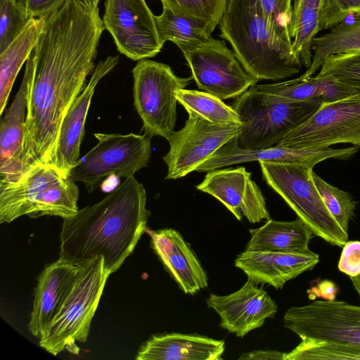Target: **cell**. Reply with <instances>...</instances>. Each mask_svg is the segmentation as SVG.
Here are the masks:
<instances>
[{
    "mask_svg": "<svg viewBox=\"0 0 360 360\" xmlns=\"http://www.w3.org/2000/svg\"><path fill=\"white\" fill-rule=\"evenodd\" d=\"M79 188L53 167H30L17 181L0 183V223L27 215L72 217L79 210Z\"/></svg>",
    "mask_w": 360,
    "mask_h": 360,
    "instance_id": "cell-5",
    "label": "cell"
},
{
    "mask_svg": "<svg viewBox=\"0 0 360 360\" xmlns=\"http://www.w3.org/2000/svg\"><path fill=\"white\" fill-rule=\"evenodd\" d=\"M119 62L118 56H108L100 61L84 91L68 110L60 127L53 162V168L68 177L72 168L79 160L80 146L84 135L85 122L98 83L111 72Z\"/></svg>",
    "mask_w": 360,
    "mask_h": 360,
    "instance_id": "cell-18",
    "label": "cell"
},
{
    "mask_svg": "<svg viewBox=\"0 0 360 360\" xmlns=\"http://www.w3.org/2000/svg\"><path fill=\"white\" fill-rule=\"evenodd\" d=\"M206 303L219 316V326L239 338L262 327L278 310L267 292L249 279L238 290L228 295L210 294Z\"/></svg>",
    "mask_w": 360,
    "mask_h": 360,
    "instance_id": "cell-16",
    "label": "cell"
},
{
    "mask_svg": "<svg viewBox=\"0 0 360 360\" xmlns=\"http://www.w3.org/2000/svg\"><path fill=\"white\" fill-rule=\"evenodd\" d=\"M268 185L304 221L313 235L342 248L345 231L326 207L312 178L313 168L297 164L259 162Z\"/></svg>",
    "mask_w": 360,
    "mask_h": 360,
    "instance_id": "cell-7",
    "label": "cell"
},
{
    "mask_svg": "<svg viewBox=\"0 0 360 360\" xmlns=\"http://www.w3.org/2000/svg\"><path fill=\"white\" fill-rule=\"evenodd\" d=\"M284 354L276 350H255L251 352L242 354L239 359H281L284 360Z\"/></svg>",
    "mask_w": 360,
    "mask_h": 360,
    "instance_id": "cell-41",
    "label": "cell"
},
{
    "mask_svg": "<svg viewBox=\"0 0 360 360\" xmlns=\"http://www.w3.org/2000/svg\"><path fill=\"white\" fill-rule=\"evenodd\" d=\"M292 1L259 0L264 18L268 25L288 39H291L289 25L292 13Z\"/></svg>",
    "mask_w": 360,
    "mask_h": 360,
    "instance_id": "cell-37",
    "label": "cell"
},
{
    "mask_svg": "<svg viewBox=\"0 0 360 360\" xmlns=\"http://www.w3.org/2000/svg\"><path fill=\"white\" fill-rule=\"evenodd\" d=\"M322 0H294L289 25L295 56L308 69L312 62L313 41L320 32Z\"/></svg>",
    "mask_w": 360,
    "mask_h": 360,
    "instance_id": "cell-26",
    "label": "cell"
},
{
    "mask_svg": "<svg viewBox=\"0 0 360 360\" xmlns=\"http://www.w3.org/2000/svg\"><path fill=\"white\" fill-rule=\"evenodd\" d=\"M0 53L18 36L31 20L16 0H0Z\"/></svg>",
    "mask_w": 360,
    "mask_h": 360,
    "instance_id": "cell-35",
    "label": "cell"
},
{
    "mask_svg": "<svg viewBox=\"0 0 360 360\" xmlns=\"http://www.w3.org/2000/svg\"><path fill=\"white\" fill-rule=\"evenodd\" d=\"M316 76L334 79L360 91V51L328 56Z\"/></svg>",
    "mask_w": 360,
    "mask_h": 360,
    "instance_id": "cell-32",
    "label": "cell"
},
{
    "mask_svg": "<svg viewBox=\"0 0 360 360\" xmlns=\"http://www.w3.org/2000/svg\"><path fill=\"white\" fill-rule=\"evenodd\" d=\"M132 74L134 104L145 133L168 141L176 121L175 93L185 89L192 76L178 77L168 65L148 59L139 60Z\"/></svg>",
    "mask_w": 360,
    "mask_h": 360,
    "instance_id": "cell-8",
    "label": "cell"
},
{
    "mask_svg": "<svg viewBox=\"0 0 360 360\" xmlns=\"http://www.w3.org/2000/svg\"><path fill=\"white\" fill-rule=\"evenodd\" d=\"M80 266L59 257L39 276L28 323L30 332L39 340L70 293Z\"/></svg>",
    "mask_w": 360,
    "mask_h": 360,
    "instance_id": "cell-19",
    "label": "cell"
},
{
    "mask_svg": "<svg viewBox=\"0 0 360 360\" xmlns=\"http://www.w3.org/2000/svg\"><path fill=\"white\" fill-rule=\"evenodd\" d=\"M219 26L220 37L258 82L276 81L300 71L302 64L293 53L292 39L268 25L259 0H229Z\"/></svg>",
    "mask_w": 360,
    "mask_h": 360,
    "instance_id": "cell-3",
    "label": "cell"
},
{
    "mask_svg": "<svg viewBox=\"0 0 360 360\" xmlns=\"http://www.w3.org/2000/svg\"><path fill=\"white\" fill-rule=\"evenodd\" d=\"M360 360V346L321 340L301 339L292 351L284 354V360Z\"/></svg>",
    "mask_w": 360,
    "mask_h": 360,
    "instance_id": "cell-30",
    "label": "cell"
},
{
    "mask_svg": "<svg viewBox=\"0 0 360 360\" xmlns=\"http://www.w3.org/2000/svg\"><path fill=\"white\" fill-rule=\"evenodd\" d=\"M175 13L191 16L213 25H219L229 0H160Z\"/></svg>",
    "mask_w": 360,
    "mask_h": 360,
    "instance_id": "cell-34",
    "label": "cell"
},
{
    "mask_svg": "<svg viewBox=\"0 0 360 360\" xmlns=\"http://www.w3.org/2000/svg\"><path fill=\"white\" fill-rule=\"evenodd\" d=\"M319 262V255L311 250L286 252L245 250L235 259V266L257 285L267 284L281 289L287 281L311 270Z\"/></svg>",
    "mask_w": 360,
    "mask_h": 360,
    "instance_id": "cell-20",
    "label": "cell"
},
{
    "mask_svg": "<svg viewBox=\"0 0 360 360\" xmlns=\"http://www.w3.org/2000/svg\"><path fill=\"white\" fill-rule=\"evenodd\" d=\"M338 267L349 277L360 275V241L349 240L343 245Z\"/></svg>",
    "mask_w": 360,
    "mask_h": 360,
    "instance_id": "cell-38",
    "label": "cell"
},
{
    "mask_svg": "<svg viewBox=\"0 0 360 360\" xmlns=\"http://www.w3.org/2000/svg\"><path fill=\"white\" fill-rule=\"evenodd\" d=\"M356 152L357 148L354 146L333 149L330 147L295 148L276 145L262 149L246 150L237 146L234 137L200 165L195 171L208 172L225 166L252 161L297 164L313 168L319 162L330 158L350 159Z\"/></svg>",
    "mask_w": 360,
    "mask_h": 360,
    "instance_id": "cell-17",
    "label": "cell"
},
{
    "mask_svg": "<svg viewBox=\"0 0 360 360\" xmlns=\"http://www.w3.org/2000/svg\"><path fill=\"white\" fill-rule=\"evenodd\" d=\"M98 143L70 170L68 177L92 193L106 177H128L146 167L151 155V136L144 134H94Z\"/></svg>",
    "mask_w": 360,
    "mask_h": 360,
    "instance_id": "cell-9",
    "label": "cell"
},
{
    "mask_svg": "<svg viewBox=\"0 0 360 360\" xmlns=\"http://www.w3.org/2000/svg\"><path fill=\"white\" fill-rule=\"evenodd\" d=\"M80 266L70 293L39 339V345L53 356L64 350L79 353L76 342L86 341L92 319L110 275L103 257Z\"/></svg>",
    "mask_w": 360,
    "mask_h": 360,
    "instance_id": "cell-6",
    "label": "cell"
},
{
    "mask_svg": "<svg viewBox=\"0 0 360 360\" xmlns=\"http://www.w3.org/2000/svg\"><path fill=\"white\" fill-rule=\"evenodd\" d=\"M352 285L360 297V275L355 277H349Z\"/></svg>",
    "mask_w": 360,
    "mask_h": 360,
    "instance_id": "cell-42",
    "label": "cell"
},
{
    "mask_svg": "<svg viewBox=\"0 0 360 360\" xmlns=\"http://www.w3.org/2000/svg\"><path fill=\"white\" fill-rule=\"evenodd\" d=\"M321 98L292 101L259 91L252 86L231 107L242 124L235 136L237 146L258 150L276 146L323 104Z\"/></svg>",
    "mask_w": 360,
    "mask_h": 360,
    "instance_id": "cell-4",
    "label": "cell"
},
{
    "mask_svg": "<svg viewBox=\"0 0 360 360\" xmlns=\"http://www.w3.org/2000/svg\"><path fill=\"white\" fill-rule=\"evenodd\" d=\"M27 78L24 75L11 106L0 123V183L17 181L22 174L27 112Z\"/></svg>",
    "mask_w": 360,
    "mask_h": 360,
    "instance_id": "cell-23",
    "label": "cell"
},
{
    "mask_svg": "<svg viewBox=\"0 0 360 360\" xmlns=\"http://www.w3.org/2000/svg\"><path fill=\"white\" fill-rule=\"evenodd\" d=\"M182 129L172 134L169 150L163 157L167 166L166 179H177L195 171L227 142L241 124L212 122L191 110Z\"/></svg>",
    "mask_w": 360,
    "mask_h": 360,
    "instance_id": "cell-12",
    "label": "cell"
},
{
    "mask_svg": "<svg viewBox=\"0 0 360 360\" xmlns=\"http://www.w3.org/2000/svg\"><path fill=\"white\" fill-rule=\"evenodd\" d=\"M251 173L244 167L214 169L207 173L196 188L220 201L240 221L252 223L270 219L265 199Z\"/></svg>",
    "mask_w": 360,
    "mask_h": 360,
    "instance_id": "cell-15",
    "label": "cell"
},
{
    "mask_svg": "<svg viewBox=\"0 0 360 360\" xmlns=\"http://www.w3.org/2000/svg\"><path fill=\"white\" fill-rule=\"evenodd\" d=\"M46 18H32L23 30L0 53V115L5 110L15 79L36 45Z\"/></svg>",
    "mask_w": 360,
    "mask_h": 360,
    "instance_id": "cell-25",
    "label": "cell"
},
{
    "mask_svg": "<svg viewBox=\"0 0 360 360\" xmlns=\"http://www.w3.org/2000/svg\"><path fill=\"white\" fill-rule=\"evenodd\" d=\"M178 47L198 88L221 100L238 98L258 82L224 40L210 37L195 44Z\"/></svg>",
    "mask_w": 360,
    "mask_h": 360,
    "instance_id": "cell-10",
    "label": "cell"
},
{
    "mask_svg": "<svg viewBox=\"0 0 360 360\" xmlns=\"http://www.w3.org/2000/svg\"><path fill=\"white\" fill-rule=\"evenodd\" d=\"M323 77L321 99L323 103H332L350 96L359 91L334 79Z\"/></svg>",
    "mask_w": 360,
    "mask_h": 360,
    "instance_id": "cell-40",
    "label": "cell"
},
{
    "mask_svg": "<svg viewBox=\"0 0 360 360\" xmlns=\"http://www.w3.org/2000/svg\"><path fill=\"white\" fill-rule=\"evenodd\" d=\"M146 205L143 184L134 175L125 178L98 202L63 219L59 257L79 266L103 257L105 269L115 272L146 231Z\"/></svg>",
    "mask_w": 360,
    "mask_h": 360,
    "instance_id": "cell-2",
    "label": "cell"
},
{
    "mask_svg": "<svg viewBox=\"0 0 360 360\" xmlns=\"http://www.w3.org/2000/svg\"><path fill=\"white\" fill-rule=\"evenodd\" d=\"M351 15L360 17V0H322L320 31L331 29Z\"/></svg>",
    "mask_w": 360,
    "mask_h": 360,
    "instance_id": "cell-36",
    "label": "cell"
},
{
    "mask_svg": "<svg viewBox=\"0 0 360 360\" xmlns=\"http://www.w3.org/2000/svg\"><path fill=\"white\" fill-rule=\"evenodd\" d=\"M313 57L310 67L302 75L309 77L319 70L329 56L352 51H360V17L349 22H342L313 41Z\"/></svg>",
    "mask_w": 360,
    "mask_h": 360,
    "instance_id": "cell-28",
    "label": "cell"
},
{
    "mask_svg": "<svg viewBox=\"0 0 360 360\" xmlns=\"http://www.w3.org/2000/svg\"><path fill=\"white\" fill-rule=\"evenodd\" d=\"M284 326L300 339L360 346V306L339 300H315L289 308Z\"/></svg>",
    "mask_w": 360,
    "mask_h": 360,
    "instance_id": "cell-13",
    "label": "cell"
},
{
    "mask_svg": "<svg viewBox=\"0 0 360 360\" xmlns=\"http://www.w3.org/2000/svg\"><path fill=\"white\" fill-rule=\"evenodd\" d=\"M256 88L262 92L292 101H305L321 98L323 89V77L311 76L298 78L285 82L255 84Z\"/></svg>",
    "mask_w": 360,
    "mask_h": 360,
    "instance_id": "cell-33",
    "label": "cell"
},
{
    "mask_svg": "<svg viewBox=\"0 0 360 360\" xmlns=\"http://www.w3.org/2000/svg\"><path fill=\"white\" fill-rule=\"evenodd\" d=\"M105 30L98 8L66 0L46 22L26 61L27 112L23 174L35 165L53 167L63 120L95 69Z\"/></svg>",
    "mask_w": 360,
    "mask_h": 360,
    "instance_id": "cell-1",
    "label": "cell"
},
{
    "mask_svg": "<svg viewBox=\"0 0 360 360\" xmlns=\"http://www.w3.org/2000/svg\"><path fill=\"white\" fill-rule=\"evenodd\" d=\"M150 245L165 270L185 294L207 287V276L190 245L173 229L149 232Z\"/></svg>",
    "mask_w": 360,
    "mask_h": 360,
    "instance_id": "cell-21",
    "label": "cell"
},
{
    "mask_svg": "<svg viewBox=\"0 0 360 360\" xmlns=\"http://www.w3.org/2000/svg\"><path fill=\"white\" fill-rule=\"evenodd\" d=\"M155 22L161 43L174 42L180 45L195 44L211 37L215 27L202 20L177 13L166 6L155 15Z\"/></svg>",
    "mask_w": 360,
    "mask_h": 360,
    "instance_id": "cell-27",
    "label": "cell"
},
{
    "mask_svg": "<svg viewBox=\"0 0 360 360\" xmlns=\"http://www.w3.org/2000/svg\"><path fill=\"white\" fill-rule=\"evenodd\" d=\"M314 184L328 210L341 226L348 233L349 223L354 217L356 202L350 193L333 186L312 172Z\"/></svg>",
    "mask_w": 360,
    "mask_h": 360,
    "instance_id": "cell-31",
    "label": "cell"
},
{
    "mask_svg": "<svg viewBox=\"0 0 360 360\" xmlns=\"http://www.w3.org/2000/svg\"><path fill=\"white\" fill-rule=\"evenodd\" d=\"M102 20L119 52L133 60L154 57L163 46L145 0H105Z\"/></svg>",
    "mask_w": 360,
    "mask_h": 360,
    "instance_id": "cell-14",
    "label": "cell"
},
{
    "mask_svg": "<svg viewBox=\"0 0 360 360\" xmlns=\"http://www.w3.org/2000/svg\"><path fill=\"white\" fill-rule=\"evenodd\" d=\"M175 96L186 110L194 111L212 122L242 124L235 110L215 96L205 91L181 89L176 91Z\"/></svg>",
    "mask_w": 360,
    "mask_h": 360,
    "instance_id": "cell-29",
    "label": "cell"
},
{
    "mask_svg": "<svg viewBox=\"0 0 360 360\" xmlns=\"http://www.w3.org/2000/svg\"><path fill=\"white\" fill-rule=\"evenodd\" d=\"M82 1L84 4L87 6L88 7L91 8H98V4L101 0H79Z\"/></svg>",
    "mask_w": 360,
    "mask_h": 360,
    "instance_id": "cell-43",
    "label": "cell"
},
{
    "mask_svg": "<svg viewBox=\"0 0 360 360\" xmlns=\"http://www.w3.org/2000/svg\"><path fill=\"white\" fill-rule=\"evenodd\" d=\"M246 250L306 252L313 233L300 218L290 221L269 219L262 226L250 229Z\"/></svg>",
    "mask_w": 360,
    "mask_h": 360,
    "instance_id": "cell-24",
    "label": "cell"
},
{
    "mask_svg": "<svg viewBox=\"0 0 360 360\" xmlns=\"http://www.w3.org/2000/svg\"><path fill=\"white\" fill-rule=\"evenodd\" d=\"M66 0H16L30 19L46 18L58 9Z\"/></svg>",
    "mask_w": 360,
    "mask_h": 360,
    "instance_id": "cell-39",
    "label": "cell"
},
{
    "mask_svg": "<svg viewBox=\"0 0 360 360\" xmlns=\"http://www.w3.org/2000/svg\"><path fill=\"white\" fill-rule=\"evenodd\" d=\"M337 143L360 147V91L324 103L309 119L276 145L295 148H328Z\"/></svg>",
    "mask_w": 360,
    "mask_h": 360,
    "instance_id": "cell-11",
    "label": "cell"
},
{
    "mask_svg": "<svg viewBox=\"0 0 360 360\" xmlns=\"http://www.w3.org/2000/svg\"><path fill=\"white\" fill-rule=\"evenodd\" d=\"M223 340L178 333L155 334L140 347L136 360H221Z\"/></svg>",
    "mask_w": 360,
    "mask_h": 360,
    "instance_id": "cell-22",
    "label": "cell"
}]
</instances>
